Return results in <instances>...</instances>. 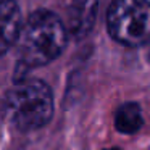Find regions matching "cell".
<instances>
[{
  "label": "cell",
  "mask_w": 150,
  "mask_h": 150,
  "mask_svg": "<svg viewBox=\"0 0 150 150\" xmlns=\"http://www.w3.org/2000/svg\"><path fill=\"white\" fill-rule=\"evenodd\" d=\"M108 33L127 47L150 44V4L147 0H113L107 15Z\"/></svg>",
  "instance_id": "obj_3"
},
{
  "label": "cell",
  "mask_w": 150,
  "mask_h": 150,
  "mask_svg": "<svg viewBox=\"0 0 150 150\" xmlns=\"http://www.w3.org/2000/svg\"><path fill=\"white\" fill-rule=\"evenodd\" d=\"M98 0H71L68 7V26L66 31L76 39H82L92 31L97 18Z\"/></svg>",
  "instance_id": "obj_4"
},
{
  "label": "cell",
  "mask_w": 150,
  "mask_h": 150,
  "mask_svg": "<svg viewBox=\"0 0 150 150\" xmlns=\"http://www.w3.org/2000/svg\"><path fill=\"white\" fill-rule=\"evenodd\" d=\"M105 150H121V149H105Z\"/></svg>",
  "instance_id": "obj_7"
},
{
  "label": "cell",
  "mask_w": 150,
  "mask_h": 150,
  "mask_svg": "<svg viewBox=\"0 0 150 150\" xmlns=\"http://www.w3.org/2000/svg\"><path fill=\"white\" fill-rule=\"evenodd\" d=\"M68 31L63 21L49 10H37L21 26L18 36L20 68L29 69L53 62L66 47Z\"/></svg>",
  "instance_id": "obj_1"
},
{
  "label": "cell",
  "mask_w": 150,
  "mask_h": 150,
  "mask_svg": "<svg viewBox=\"0 0 150 150\" xmlns=\"http://www.w3.org/2000/svg\"><path fill=\"white\" fill-rule=\"evenodd\" d=\"M5 115L20 131L44 127L53 115V95L40 79H18L5 95Z\"/></svg>",
  "instance_id": "obj_2"
},
{
  "label": "cell",
  "mask_w": 150,
  "mask_h": 150,
  "mask_svg": "<svg viewBox=\"0 0 150 150\" xmlns=\"http://www.w3.org/2000/svg\"><path fill=\"white\" fill-rule=\"evenodd\" d=\"M21 26V13L16 2L0 0V57L16 44Z\"/></svg>",
  "instance_id": "obj_5"
},
{
  "label": "cell",
  "mask_w": 150,
  "mask_h": 150,
  "mask_svg": "<svg viewBox=\"0 0 150 150\" xmlns=\"http://www.w3.org/2000/svg\"><path fill=\"white\" fill-rule=\"evenodd\" d=\"M144 124L142 110L136 102H126L120 105L115 113V127L118 132L132 136L137 131H140Z\"/></svg>",
  "instance_id": "obj_6"
}]
</instances>
